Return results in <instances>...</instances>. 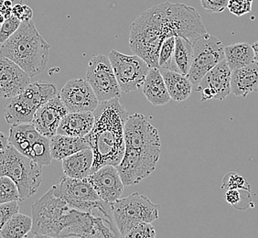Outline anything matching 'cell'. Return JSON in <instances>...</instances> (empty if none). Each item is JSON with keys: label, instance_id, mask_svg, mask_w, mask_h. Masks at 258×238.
Returning <instances> with one entry per match:
<instances>
[{"label": "cell", "instance_id": "ba28073f", "mask_svg": "<svg viewBox=\"0 0 258 238\" xmlns=\"http://www.w3.org/2000/svg\"><path fill=\"white\" fill-rule=\"evenodd\" d=\"M51 189L53 194L65 201L71 208L90 213L94 209H98L104 217L113 223V204L100 198L87 178H71L64 175L60 178V183Z\"/></svg>", "mask_w": 258, "mask_h": 238}, {"label": "cell", "instance_id": "60d3db41", "mask_svg": "<svg viewBox=\"0 0 258 238\" xmlns=\"http://www.w3.org/2000/svg\"><path fill=\"white\" fill-rule=\"evenodd\" d=\"M252 47H253V52H254V63H256L258 65V40L253 42Z\"/></svg>", "mask_w": 258, "mask_h": 238}, {"label": "cell", "instance_id": "7bdbcfd3", "mask_svg": "<svg viewBox=\"0 0 258 238\" xmlns=\"http://www.w3.org/2000/svg\"><path fill=\"white\" fill-rule=\"evenodd\" d=\"M4 1H5V0H0V10H1L2 7L4 5Z\"/></svg>", "mask_w": 258, "mask_h": 238}, {"label": "cell", "instance_id": "8992f818", "mask_svg": "<svg viewBox=\"0 0 258 238\" xmlns=\"http://www.w3.org/2000/svg\"><path fill=\"white\" fill-rule=\"evenodd\" d=\"M71 209L50 188L31 207V233L34 236L60 237L68 224Z\"/></svg>", "mask_w": 258, "mask_h": 238}, {"label": "cell", "instance_id": "1f68e13d", "mask_svg": "<svg viewBox=\"0 0 258 238\" xmlns=\"http://www.w3.org/2000/svg\"><path fill=\"white\" fill-rule=\"evenodd\" d=\"M156 236V228L151 223L142 222L134 225L129 230L128 233L125 234L124 237L131 238H153Z\"/></svg>", "mask_w": 258, "mask_h": 238}, {"label": "cell", "instance_id": "74e56055", "mask_svg": "<svg viewBox=\"0 0 258 238\" xmlns=\"http://www.w3.org/2000/svg\"><path fill=\"white\" fill-rule=\"evenodd\" d=\"M204 10L211 13H221L228 5V0H200Z\"/></svg>", "mask_w": 258, "mask_h": 238}, {"label": "cell", "instance_id": "9c48e42d", "mask_svg": "<svg viewBox=\"0 0 258 238\" xmlns=\"http://www.w3.org/2000/svg\"><path fill=\"white\" fill-rule=\"evenodd\" d=\"M159 204L139 193L120 198L113 204V217L120 236L124 237L134 225L142 222L153 223L159 218Z\"/></svg>", "mask_w": 258, "mask_h": 238}, {"label": "cell", "instance_id": "d6986e66", "mask_svg": "<svg viewBox=\"0 0 258 238\" xmlns=\"http://www.w3.org/2000/svg\"><path fill=\"white\" fill-rule=\"evenodd\" d=\"M30 84V76L13 61L0 54V96L10 98Z\"/></svg>", "mask_w": 258, "mask_h": 238}, {"label": "cell", "instance_id": "8fae6325", "mask_svg": "<svg viewBox=\"0 0 258 238\" xmlns=\"http://www.w3.org/2000/svg\"><path fill=\"white\" fill-rule=\"evenodd\" d=\"M194 57L188 78L196 89L204 75L225 59L224 46L217 37L207 33L192 42Z\"/></svg>", "mask_w": 258, "mask_h": 238}, {"label": "cell", "instance_id": "3957f363", "mask_svg": "<svg viewBox=\"0 0 258 238\" xmlns=\"http://www.w3.org/2000/svg\"><path fill=\"white\" fill-rule=\"evenodd\" d=\"M176 37L169 14V2L154 6L135 20L130 26L129 46L133 53L150 67L159 68V53L164 40Z\"/></svg>", "mask_w": 258, "mask_h": 238}, {"label": "cell", "instance_id": "484cf974", "mask_svg": "<svg viewBox=\"0 0 258 238\" xmlns=\"http://www.w3.org/2000/svg\"><path fill=\"white\" fill-rule=\"evenodd\" d=\"M224 55L229 68L232 71L254 63L253 47L246 42H238L224 47Z\"/></svg>", "mask_w": 258, "mask_h": 238}, {"label": "cell", "instance_id": "4fadbf2b", "mask_svg": "<svg viewBox=\"0 0 258 238\" xmlns=\"http://www.w3.org/2000/svg\"><path fill=\"white\" fill-rule=\"evenodd\" d=\"M86 80L95 92L99 102L119 99L121 89L108 56H93L86 70Z\"/></svg>", "mask_w": 258, "mask_h": 238}, {"label": "cell", "instance_id": "836d02e7", "mask_svg": "<svg viewBox=\"0 0 258 238\" xmlns=\"http://www.w3.org/2000/svg\"><path fill=\"white\" fill-rule=\"evenodd\" d=\"M253 0H228L227 9L237 17H242L249 13L252 10Z\"/></svg>", "mask_w": 258, "mask_h": 238}, {"label": "cell", "instance_id": "ffe728a7", "mask_svg": "<svg viewBox=\"0 0 258 238\" xmlns=\"http://www.w3.org/2000/svg\"><path fill=\"white\" fill-rule=\"evenodd\" d=\"M94 112H68L61 119L57 134L85 138L95 125Z\"/></svg>", "mask_w": 258, "mask_h": 238}, {"label": "cell", "instance_id": "5bb4252c", "mask_svg": "<svg viewBox=\"0 0 258 238\" xmlns=\"http://www.w3.org/2000/svg\"><path fill=\"white\" fill-rule=\"evenodd\" d=\"M113 223L103 216H94L90 212L71 209L68 224L60 237H117ZM114 227V226H113Z\"/></svg>", "mask_w": 258, "mask_h": 238}, {"label": "cell", "instance_id": "9a60e30c", "mask_svg": "<svg viewBox=\"0 0 258 238\" xmlns=\"http://www.w3.org/2000/svg\"><path fill=\"white\" fill-rule=\"evenodd\" d=\"M60 96L69 112H94L99 104L87 80L71 79L61 88Z\"/></svg>", "mask_w": 258, "mask_h": 238}, {"label": "cell", "instance_id": "30bf717a", "mask_svg": "<svg viewBox=\"0 0 258 238\" xmlns=\"http://www.w3.org/2000/svg\"><path fill=\"white\" fill-rule=\"evenodd\" d=\"M9 142L20 153L41 166L51 163L50 139L40 134L32 123L11 125Z\"/></svg>", "mask_w": 258, "mask_h": 238}, {"label": "cell", "instance_id": "b9f144b4", "mask_svg": "<svg viewBox=\"0 0 258 238\" xmlns=\"http://www.w3.org/2000/svg\"><path fill=\"white\" fill-rule=\"evenodd\" d=\"M5 18H4V16L2 15L1 13H0V28H1V26L2 24L4 23V21H5Z\"/></svg>", "mask_w": 258, "mask_h": 238}, {"label": "cell", "instance_id": "d590c367", "mask_svg": "<svg viewBox=\"0 0 258 238\" xmlns=\"http://www.w3.org/2000/svg\"><path fill=\"white\" fill-rule=\"evenodd\" d=\"M244 190H235V189H231V190H226L224 193V198L226 203L233 205L234 208L238 210H244L247 208V206L243 203V197L242 193Z\"/></svg>", "mask_w": 258, "mask_h": 238}, {"label": "cell", "instance_id": "277c9868", "mask_svg": "<svg viewBox=\"0 0 258 238\" xmlns=\"http://www.w3.org/2000/svg\"><path fill=\"white\" fill-rule=\"evenodd\" d=\"M50 48L34 21L30 20L21 22L15 33L1 44L0 54L13 61L30 77H34L46 68Z\"/></svg>", "mask_w": 258, "mask_h": 238}, {"label": "cell", "instance_id": "7a4b0ae2", "mask_svg": "<svg viewBox=\"0 0 258 238\" xmlns=\"http://www.w3.org/2000/svg\"><path fill=\"white\" fill-rule=\"evenodd\" d=\"M95 125L85 138L94 153L91 173L105 165L117 167L124 153V124L128 112L118 98L99 102Z\"/></svg>", "mask_w": 258, "mask_h": 238}, {"label": "cell", "instance_id": "ac0fdd59", "mask_svg": "<svg viewBox=\"0 0 258 238\" xmlns=\"http://www.w3.org/2000/svg\"><path fill=\"white\" fill-rule=\"evenodd\" d=\"M68 112L60 94H57L36 111L32 124L40 134L50 139L57 134L60 121Z\"/></svg>", "mask_w": 258, "mask_h": 238}, {"label": "cell", "instance_id": "7c38bea8", "mask_svg": "<svg viewBox=\"0 0 258 238\" xmlns=\"http://www.w3.org/2000/svg\"><path fill=\"white\" fill-rule=\"evenodd\" d=\"M108 58L121 92L127 94L143 86L150 66L141 57L113 50L110 51Z\"/></svg>", "mask_w": 258, "mask_h": 238}, {"label": "cell", "instance_id": "d6a6232c", "mask_svg": "<svg viewBox=\"0 0 258 238\" xmlns=\"http://www.w3.org/2000/svg\"><path fill=\"white\" fill-rule=\"evenodd\" d=\"M21 21L14 16H11L4 21L0 28V44L5 42L20 28Z\"/></svg>", "mask_w": 258, "mask_h": 238}, {"label": "cell", "instance_id": "cb8c5ba5", "mask_svg": "<svg viewBox=\"0 0 258 238\" xmlns=\"http://www.w3.org/2000/svg\"><path fill=\"white\" fill-rule=\"evenodd\" d=\"M94 153L91 149H83L62 159V169L71 178H85L91 174Z\"/></svg>", "mask_w": 258, "mask_h": 238}, {"label": "cell", "instance_id": "ab89813d", "mask_svg": "<svg viewBox=\"0 0 258 238\" xmlns=\"http://www.w3.org/2000/svg\"><path fill=\"white\" fill-rule=\"evenodd\" d=\"M9 136L0 131V153L6 149V147L9 145Z\"/></svg>", "mask_w": 258, "mask_h": 238}, {"label": "cell", "instance_id": "603a6c76", "mask_svg": "<svg viewBox=\"0 0 258 238\" xmlns=\"http://www.w3.org/2000/svg\"><path fill=\"white\" fill-rule=\"evenodd\" d=\"M52 159L62 160L83 149H91L85 138L56 134L50 139Z\"/></svg>", "mask_w": 258, "mask_h": 238}, {"label": "cell", "instance_id": "e575fe53", "mask_svg": "<svg viewBox=\"0 0 258 238\" xmlns=\"http://www.w3.org/2000/svg\"><path fill=\"white\" fill-rule=\"evenodd\" d=\"M19 210L20 206L18 202L0 204V231L14 214L19 213Z\"/></svg>", "mask_w": 258, "mask_h": 238}, {"label": "cell", "instance_id": "e0dca14e", "mask_svg": "<svg viewBox=\"0 0 258 238\" xmlns=\"http://www.w3.org/2000/svg\"><path fill=\"white\" fill-rule=\"evenodd\" d=\"M87 180L93 185L100 198L104 202L114 204L121 198L124 185L118 169L113 165H105L89 174Z\"/></svg>", "mask_w": 258, "mask_h": 238}, {"label": "cell", "instance_id": "d4e9b609", "mask_svg": "<svg viewBox=\"0 0 258 238\" xmlns=\"http://www.w3.org/2000/svg\"><path fill=\"white\" fill-rule=\"evenodd\" d=\"M159 71L165 81L170 99L183 102L189 98L194 91V85L187 75L170 70L159 69Z\"/></svg>", "mask_w": 258, "mask_h": 238}, {"label": "cell", "instance_id": "8d00e7d4", "mask_svg": "<svg viewBox=\"0 0 258 238\" xmlns=\"http://www.w3.org/2000/svg\"><path fill=\"white\" fill-rule=\"evenodd\" d=\"M12 16L19 19L21 22L28 21V20H32L33 10L28 5L19 3L12 8Z\"/></svg>", "mask_w": 258, "mask_h": 238}, {"label": "cell", "instance_id": "44dd1931", "mask_svg": "<svg viewBox=\"0 0 258 238\" xmlns=\"http://www.w3.org/2000/svg\"><path fill=\"white\" fill-rule=\"evenodd\" d=\"M258 89V65L253 63L232 71L231 93L238 97H246Z\"/></svg>", "mask_w": 258, "mask_h": 238}, {"label": "cell", "instance_id": "6da1fadb", "mask_svg": "<svg viewBox=\"0 0 258 238\" xmlns=\"http://www.w3.org/2000/svg\"><path fill=\"white\" fill-rule=\"evenodd\" d=\"M124 134V156L116 168L124 186H132L156 169L161 154V141L157 129L139 113L128 115Z\"/></svg>", "mask_w": 258, "mask_h": 238}, {"label": "cell", "instance_id": "52a82bcc", "mask_svg": "<svg viewBox=\"0 0 258 238\" xmlns=\"http://www.w3.org/2000/svg\"><path fill=\"white\" fill-rule=\"evenodd\" d=\"M58 94L52 83L34 82L7 101L4 115L8 124L32 123L36 111Z\"/></svg>", "mask_w": 258, "mask_h": 238}, {"label": "cell", "instance_id": "f1b7e54d", "mask_svg": "<svg viewBox=\"0 0 258 238\" xmlns=\"http://www.w3.org/2000/svg\"><path fill=\"white\" fill-rule=\"evenodd\" d=\"M19 201L20 192L15 182L8 176H0V204Z\"/></svg>", "mask_w": 258, "mask_h": 238}, {"label": "cell", "instance_id": "7402d4cb", "mask_svg": "<svg viewBox=\"0 0 258 238\" xmlns=\"http://www.w3.org/2000/svg\"><path fill=\"white\" fill-rule=\"evenodd\" d=\"M142 87L145 96L155 106L169 103L170 96L159 68L150 67Z\"/></svg>", "mask_w": 258, "mask_h": 238}, {"label": "cell", "instance_id": "2e32d148", "mask_svg": "<svg viewBox=\"0 0 258 238\" xmlns=\"http://www.w3.org/2000/svg\"><path fill=\"white\" fill-rule=\"evenodd\" d=\"M232 70L225 59L204 75L195 91L201 94L202 101H223L231 94Z\"/></svg>", "mask_w": 258, "mask_h": 238}, {"label": "cell", "instance_id": "4dcf8cb0", "mask_svg": "<svg viewBox=\"0 0 258 238\" xmlns=\"http://www.w3.org/2000/svg\"><path fill=\"white\" fill-rule=\"evenodd\" d=\"M222 189L224 190H244L251 192V188L246 180L243 178L242 175L235 173V172H228L224 176L222 183Z\"/></svg>", "mask_w": 258, "mask_h": 238}, {"label": "cell", "instance_id": "f35d334b", "mask_svg": "<svg viewBox=\"0 0 258 238\" xmlns=\"http://www.w3.org/2000/svg\"><path fill=\"white\" fill-rule=\"evenodd\" d=\"M12 0H5L4 5L0 10V13L4 16L6 20L12 16Z\"/></svg>", "mask_w": 258, "mask_h": 238}, {"label": "cell", "instance_id": "83f0119b", "mask_svg": "<svg viewBox=\"0 0 258 238\" xmlns=\"http://www.w3.org/2000/svg\"><path fill=\"white\" fill-rule=\"evenodd\" d=\"M32 217L23 213L14 214L0 231L3 238H23L31 232Z\"/></svg>", "mask_w": 258, "mask_h": 238}, {"label": "cell", "instance_id": "5b68a950", "mask_svg": "<svg viewBox=\"0 0 258 238\" xmlns=\"http://www.w3.org/2000/svg\"><path fill=\"white\" fill-rule=\"evenodd\" d=\"M41 167L10 143L0 153V176H8L15 182L20 201L30 198L40 188L42 182Z\"/></svg>", "mask_w": 258, "mask_h": 238}, {"label": "cell", "instance_id": "f546056e", "mask_svg": "<svg viewBox=\"0 0 258 238\" xmlns=\"http://www.w3.org/2000/svg\"><path fill=\"white\" fill-rule=\"evenodd\" d=\"M176 37H169L164 40L159 53V69L170 70L175 50Z\"/></svg>", "mask_w": 258, "mask_h": 238}, {"label": "cell", "instance_id": "4316f807", "mask_svg": "<svg viewBox=\"0 0 258 238\" xmlns=\"http://www.w3.org/2000/svg\"><path fill=\"white\" fill-rule=\"evenodd\" d=\"M194 57L192 42L182 37H176L175 50L171 62L170 71L188 75Z\"/></svg>", "mask_w": 258, "mask_h": 238}]
</instances>
